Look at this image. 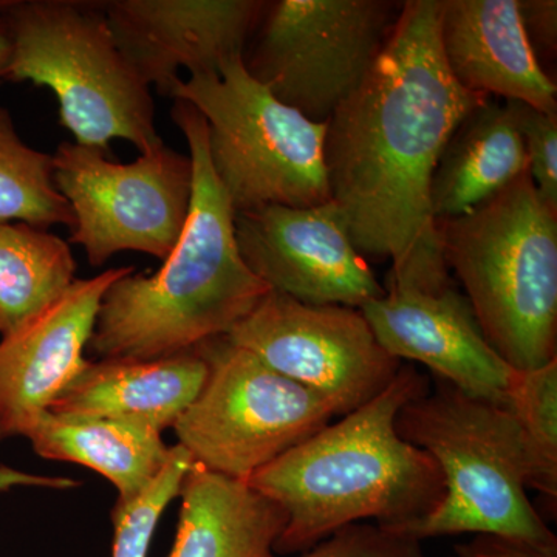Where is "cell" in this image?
<instances>
[{
	"mask_svg": "<svg viewBox=\"0 0 557 557\" xmlns=\"http://www.w3.org/2000/svg\"><path fill=\"white\" fill-rule=\"evenodd\" d=\"M440 0H408L379 61L327 121L330 199L364 259L388 260L386 287L453 285L431 183L458 124L486 97L458 86L443 60Z\"/></svg>",
	"mask_w": 557,
	"mask_h": 557,
	"instance_id": "cell-1",
	"label": "cell"
},
{
	"mask_svg": "<svg viewBox=\"0 0 557 557\" xmlns=\"http://www.w3.org/2000/svg\"><path fill=\"white\" fill-rule=\"evenodd\" d=\"M429 388L423 373L401 366L379 397L248 480L287 516L274 555H299L366 520L405 534L442 504L445 482L434 458L395 426L399 410Z\"/></svg>",
	"mask_w": 557,
	"mask_h": 557,
	"instance_id": "cell-2",
	"label": "cell"
},
{
	"mask_svg": "<svg viewBox=\"0 0 557 557\" xmlns=\"http://www.w3.org/2000/svg\"><path fill=\"white\" fill-rule=\"evenodd\" d=\"M171 116L188 141L193 200L182 236L163 267L113 282L102 296L89 350L100 359L175 357L226 336L271 292L248 269L236 239V211L208 152V124L189 102Z\"/></svg>",
	"mask_w": 557,
	"mask_h": 557,
	"instance_id": "cell-3",
	"label": "cell"
},
{
	"mask_svg": "<svg viewBox=\"0 0 557 557\" xmlns=\"http://www.w3.org/2000/svg\"><path fill=\"white\" fill-rule=\"evenodd\" d=\"M437 223L446 267L498 357L516 370L557 359V211L530 172L468 214Z\"/></svg>",
	"mask_w": 557,
	"mask_h": 557,
	"instance_id": "cell-4",
	"label": "cell"
},
{
	"mask_svg": "<svg viewBox=\"0 0 557 557\" xmlns=\"http://www.w3.org/2000/svg\"><path fill=\"white\" fill-rule=\"evenodd\" d=\"M398 434L434 458L445 496L405 534L431 537L490 534L557 544L528 497V460L515 418L504 403L475 398L435 379L434 388L397 417Z\"/></svg>",
	"mask_w": 557,
	"mask_h": 557,
	"instance_id": "cell-5",
	"label": "cell"
},
{
	"mask_svg": "<svg viewBox=\"0 0 557 557\" xmlns=\"http://www.w3.org/2000/svg\"><path fill=\"white\" fill-rule=\"evenodd\" d=\"M11 51L2 81L49 87L75 143L109 150L127 139L139 153L163 143L152 90L121 53L101 2L0 0Z\"/></svg>",
	"mask_w": 557,
	"mask_h": 557,
	"instance_id": "cell-6",
	"label": "cell"
},
{
	"mask_svg": "<svg viewBox=\"0 0 557 557\" xmlns=\"http://www.w3.org/2000/svg\"><path fill=\"white\" fill-rule=\"evenodd\" d=\"M174 100L189 102L208 124L212 171L234 211L307 208L330 199L324 163L327 123H314L252 78L244 57L219 75L180 79Z\"/></svg>",
	"mask_w": 557,
	"mask_h": 557,
	"instance_id": "cell-7",
	"label": "cell"
},
{
	"mask_svg": "<svg viewBox=\"0 0 557 557\" xmlns=\"http://www.w3.org/2000/svg\"><path fill=\"white\" fill-rule=\"evenodd\" d=\"M196 348L208 362L207 381L172 429L207 471L248 483L338 417L327 399L225 336Z\"/></svg>",
	"mask_w": 557,
	"mask_h": 557,
	"instance_id": "cell-8",
	"label": "cell"
},
{
	"mask_svg": "<svg viewBox=\"0 0 557 557\" xmlns=\"http://www.w3.org/2000/svg\"><path fill=\"white\" fill-rule=\"evenodd\" d=\"M403 3L267 2L244 53L245 69L288 108L327 123L386 49Z\"/></svg>",
	"mask_w": 557,
	"mask_h": 557,
	"instance_id": "cell-9",
	"label": "cell"
},
{
	"mask_svg": "<svg viewBox=\"0 0 557 557\" xmlns=\"http://www.w3.org/2000/svg\"><path fill=\"white\" fill-rule=\"evenodd\" d=\"M53 182L73 211L70 242L101 267L121 251L166 260L175 248L193 200V161L160 143L123 164L109 150L61 143Z\"/></svg>",
	"mask_w": 557,
	"mask_h": 557,
	"instance_id": "cell-10",
	"label": "cell"
},
{
	"mask_svg": "<svg viewBox=\"0 0 557 557\" xmlns=\"http://www.w3.org/2000/svg\"><path fill=\"white\" fill-rule=\"evenodd\" d=\"M225 338L317 392L339 417L379 397L403 366L361 310L310 306L273 289Z\"/></svg>",
	"mask_w": 557,
	"mask_h": 557,
	"instance_id": "cell-11",
	"label": "cell"
},
{
	"mask_svg": "<svg viewBox=\"0 0 557 557\" xmlns=\"http://www.w3.org/2000/svg\"><path fill=\"white\" fill-rule=\"evenodd\" d=\"M234 225L242 258L273 292L310 306L358 310L384 295L333 200L236 212Z\"/></svg>",
	"mask_w": 557,
	"mask_h": 557,
	"instance_id": "cell-12",
	"label": "cell"
},
{
	"mask_svg": "<svg viewBox=\"0 0 557 557\" xmlns=\"http://www.w3.org/2000/svg\"><path fill=\"white\" fill-rule=\"evenodd\" d=\"M262 0H104L113 39L139 79L172 98L178 70L219 75L244 57L262 17Z\"/></svg>",
	"mask_w": 557,
	"mask_h": 557,
	"instance_id": "cell-13",
	"label": "cell"
},
{
	"mask_svg": "<svg viewBox=\"0 0 557 557\" xmlns=\"http://www.w3.org/2000/svg\"><path fill=\"white\" fill-rule=\"evenodd\" d=\"M134 267L76 278L64 293L0 339V442L25 437L87 364L102 296Z\"/></svg>",
	"mask_w": 557,
	"mask_h": 557,
	"instance_id": "cell-14",
	"label": "cell"
},
{
	"mask_svg": "<svg viewBox=\"0 0 557 557\" xmlns=\"http://www.w3.org/2000/svg\"><path fill=\"white\" fill-rule=\"evenodd\" d=\"M381 347L420 362L471 397L505 403L515 370L487 343L471 304L456 287L438 292L384 287L361 307Z\"/></svg>",
	"mask_w": 557,
	"mask_h": 557,
	"instance_id": "cell-15",
	"label": "cell"
},
{
	"mask_svg": "<svg viewBox=\"0 0 557 557\" xmlns=\"http://www.w3.org/2000/svg\"><path fill=\"white\" fill-rule=\"evenodd\" d=\"M440 47L458 86L557 113L556 81L531 50L519 0H440Z\"/></svg>",
	"mask_w": 557,
	"mask_h": 557,
	"instance_id": "cell-16",
	"label": "cell"
},
{
	"mask_svg": "<svg viewBox=\"0 0 557 557\" xmlns=\"http://www.w3.org/2000/svg\"><path fill=\"white\" fill-rule=\"evenodd\" d=\"M207 376L208 362L197 348L153 361H87L49 412L137 421L163 434L193 405Z\"/></svg>",
	"mask_w": 557,
	"mask_h": 557,
	"instance_id": "cell-17",
	"label": "cell"
},
{
	"mask_svg": "<svg viewBox=\"0 0 557 557\" xmlns=\"http://www.w3.org/2000/svg\"><path fill=\"white\" fill-rule=\"evenodd\" d=\"M170 557H273L287 516L248 483L194 463L180 487Z\"/></svg>",
	"mask_w": 557,
	"mask_h": 557,
	"instance_id": "cell-18",
	"label": "cell"
},
{
	"mask_svg": "<svg viewBox=\"0 0 557 557\" xmlns=\"http://www.w3.org/2000/svg\"><path fill=\"white\" fill-rule=\"evenodd\" d=\"M527 172L511 102L483 101L458 124L440 156L431 183L435 220L468 214Z\"/></svg>",
	"mask_w": 557,
	"mask_h": 557,
	"instance_id": "cell-19",
	"label": "cell"
},
{
	"mask_svg": "<svg viewBox=\"0 0 557 557\" xmlns=\"http://www.w3.org/2000/svg\"><path fill=\"white\" fill-rule=\"evenodd\" d=\"M25 438L47 460L70 461L97 471L119 491L120 502L145 493L170 460L161 432L137 421L62 417L49 410Z\"/></svg>",
	"mask_w": 557,
	"mask_h": 557,
	"instance_id": "cell-20",
	"label": "cell"
},
{
	"mask_svg": "<svg viewBox=\"0 0 557 557\" xmlns=\"http://www.w3.org/2000/svg\"><path fill=\"white\" fill-rule=\"evenodd\" d=\"M69 242L21 222H0V335H9L76 281Z\"/></svg>",
	"mask_w": 557,
	"mask_h": 557,
	"instance_id": "cell-21",
	"label": "cell"
},
{
	"mask_svg": "<svg viewBox=\"0 0 557 557\" xmlns=\"http://www.w3.org/2000/svg\"><path fill=\"white\" fill-rule=\"evenodd\" d=\"M0 222L72 228L69 201L53 182V159L22 141L9 110L0 108Z\"/></svg>",
	"mask_w": 557,
	"mask_h": 557,
	"instance_id": "cell-22",
	"label": "cell"
},
{
	"mask_svg": "<svg viewBox=\"0 0 557 557\" xmlns=\"http://www.w3.org/2000/svg\"><path fill=\"white\" fill-rule=\"evenodd\" d=\"M507 406L522 437L528 490L557 498V359L533 370H515Z\"/></svg>",
	"mask_w": 557,
	"mask_h": 557,
	"instance_id": "cell-23",
	"label": "cell"
},
{
	"mask_svg": "<svg viewBox=\"0 0 557 557\" xmlns=\"http://www.w3.org/2000/svg\"><path fill=\"white\" fill-rule=\"evenodd\" d=\"M194 463L188 450L180 445L172 446L166 467L145 493L134 500L115 502L112 557H148L161 515L180 496L183 480Z\"/></svg>",
	"mask_w": 557,
	"mask_h": 557,
	"instance_id": "cell-24",
	"label": "cell"
},
{
	"mask_svg": "<svg viewBox=\"0 0 557 557\" xmlns=\"http://www.w3.org/2000/svg\"><path fill=\"white\" fill-rule=\"evenodd\" d=\"M509 102L522 135L530 177L542 199L557 211V113Z\"/></svg>",
	"mask_w": 557,
	"mask_h": 557,
	"instance_id": "cell-25",
	"label": "cell"
},
{
	"mask_svg": "<svg viewBox=\"0 0 557 557\" xmlns=\"http://www.w3.org/2000/svg\"><path fill=\"white\" fill-rule=\"evenodd\" d=\"M273 557H428L421 542L376 525L357 523L319 542L313 548L293 556Z\"/></svg>",
	"mask_w": 557,
	"mask_h": 557,
	"instance_id": "cell-26",
	"label": "cell"
},
{
	"mask_svg": "<svg viewBox=\"0 0 557 557\" xmlns=\"http://www.w3.org/2000/svg\"><path fill=\"white\" fill-rule=\"evenodd\" d=\"M519 13L531 50L545 72V65L556 60L557 2L556 0H519Z\"/></svg>",
	"mask_w": 557,
	"mask_h": 557,
	"instance_id": "cell-27",
	"label": "cell"
},
{
	"mask_svg": "<svg viewBox=\"0 0 557 557\" xmlns=\"http://www.w3.org/2000/svg\"><path fill=\"white\" fill-rule=\"evenodd\" d=\"M454 557H557V544L541 545L479 534L454 547Z\"/></svg>",
	"mask_w": 557,
	"mask_h": 557,
	"instance_id": "cell-28",
	"label": "cell"
},
{
	"mask_svg": "<svg viewBox=\"0 0 557 557\" xmlns=\"http://www.w3.org/2000/svg\"><path fill=\"white\" fill-rule=\"evenodd\" d=\"M11 51V39L9 25H7L5 20H3L2 14H0V83L2 81V72L5 69L7 62H9Z\"/></svg>",
	"mask_w": 557,
	"mask_h": 557,
	"instance_id": "cell-29",
	"label": "cell"
},
{
	"mask_svg": "<svg viewBox=\"0 0 557 557\" xmlns=\"http://www.w3.org/2000/svg\"><path fill=\"white\" fill-rule=\"evenodd\" d=\"M38 479L30 478V475L20 474V472L9 471V469H2L0 471V490H5L11 485H17V483H36Z\"/></svg>",
	"mask_w": 557,
	"mask_h": 557,
	"instance_id": "cell-30",
	"label": "cell"
},
{
	"mask_svg": "<svg viewBox=\"0 0 557 557\" xmlns=\"http://www.w3.org/2000/svg\"><path fill=\"white\" fill-rule=\"evenodd\" d=\"M448 557H454L453 555L448 556Z\"/></svg>",
	"mask_w": 557,
	"mask_h": 557,
	"instance_id": "cell-31",
	"label": "cell"
}]
</instances>
